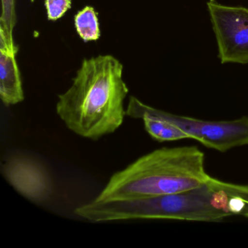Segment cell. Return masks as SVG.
Masks as SVG:
<instances>
[{
    "instance_id": "1",
    "label": "cell",
    "mask_w": 248,
    "mask_h": 248,
    "mask_svg": "<svg viewBox=\"0 0 248 248\" xmlns=\"http://www.w3.org/2000/svg\"><path fill=\"white\" fill-rule=\"evenodd\" d=\"M128 93L118 59L111 55L85 59L70 88L59 95L56 113L75 134L98 140L121 127Z\"/></svg>"
},
{
    "instance_id": "2",
    "label": "cell",
    "mask_w": 248,
    "mask_h": 248,
    "mask_svg": "<svg viewBox=\"0 0 248 248\" xmlns=\"http://www.w3.org/2000/svg\"><path fill=\"white\" fill-rule=\"evenodd\" d=\"M204 160L197 146L156 149L115 172L94 200H131L199 188L211 178Z\"/></svg>"
},
{
    "instance_id": "3",
    "label": "cell",
    "mask_w": 248,
    "mask_h": 248,
    "mask_svg": "<svg viewBox=\"0 0 248 248\" xmlns=\"http://www.w3.org/2000/svg\"><path fill=\"white\" fill-rule=\"evenodd\" d=\"M211 179L199 188L176 194L115 201L93 200L77 207L75 213L92 223L139 219L220 221L232 214L213 206L216 188Z\"/></svg>"
},
{
    "instance_id": "4",
    "label": "cell",
    "mask_w": 248,
    "mask_h": 248,
    "mask_svg": "<svg viewBox=\"0 0 248 248\" xmlns=\"http://www.w3.org/2000/svg\"><path fill=\"white\" fill-rule=\"evenodd\" d=\"M222 63H248V8L207 2Z\"/></svg>"
},
{
    "instance_id": "5",
    "label": "cell",
    "mask_w": 248,
    "mask_h": 248,
    "mask_svg": "<svg viewBox=\"0 0 248 248\" xmlns=\"http://www.w3.org/2000/svg\"><path fill=\"white\" fill-rule=\"evenodd\" d=\"M155 110L162 118L185 132L190 139L207 147L223 152L248 144V117L232 121H207Z\"/></svg>"
},
{
    "instance_id": "6",
    "label": "cell",
    "mask_w": 248,
    "mask_h": 248,
    "mask_svg": "<svg viewBox=\"0 0 248 248\" xmlns=\"http://www.w3.org/2000/svg\"><path fill=\"white\" fill-rule=\"evenodd\" d=\"M5 179L23 197L41 203L51 197L53 184L46 167L34 158L15 155L7 158L2 165Z\"/></svg>"
},
{
    "instance_id": "7",
    "label": "cell",
    "mask_w": 248,
    "mask_h": 248,
    "mask_svg": "<svg viewBox=\"0 0 248 248\" xmlns=\"http://www.w3.org/2000/svg\"><path fill=\"white\" fill-rule=\"evenodd\" d=\"M16 55L0 50V97L7 107L24 100L21 72Z\"/></svg>"
},
{
    "instance_id": "8",
    "label": "cell",
    "mask_w": 248,
    "mask_h": 248,
    "mask_svg": "<svg viewBox=\"0 0 248 248\" xmlns=\"http://www.w3.org/2000/svg\"><path fill=\"white\" fill-rule=\"evenodd\" d=\"M16 0H2L0 17V50L17 56L18 47L14 43V30L17 23Z\"/></svg>"
},
{
    "instance_id": "9",
    "label": "cell",
    "mask_w": 248,
    "mask_h": 248,
    "mask_svg": "<svg viewBox=\"0 0 248 248\" xmlns=\"http://www.w3.org/2000/svg\"><path fill=\"white\" fill-rule=\"evenodd\" d=\"M77 32L85 43L97 41L101 37L98 14L92 6H85L75 15Z\"/></svg>"
},
{
    "instance_id": "10",
    "label": "cell",
    "mask_w": 248,
    "mask_h": 248,
    "mask_svg": "<svg viewBox=\"0 0 248 248\" xmlns=\"http://www.w3.org/2000/svg\"><path fill=\"white\" fill-rule=\"evenodd\" d=\"M72 0H45L48 21H56L62 18L72 8Z\"/></svg>"
},
{
    "instance_id": "11",
    "label": "cell",
    "mask_w": 248,
    "mask_h": 248,
    "mask_svg": "<svg viewBox=\"0 0 248 248\" xmlns=\"http://www.w3.org/2000/svg\"><path fill=\"white\" fill-rule=\"evenodd\" d=\"M212 181L216 188L223 190L229 196H239L245 200L247 204H248V186L228 184V183L222 182V181L213 178Z\"/></svg>"
},
{
    "instance_id": "12",
    "label": "cell",
    "mask_w": 248,
    "mask_h": 248,
    "mask_svg": "<svg viewBox=\"0 0 248 248\" xmlns=\"http://www.w3.org/2000/svg\"><path fill=\"white\" fill-rule=\"evenodd\" d=\"M229 210L232 215H243L247 209L246 202L237 195L229 196Z\"/></svg>"
}]
</instances>
